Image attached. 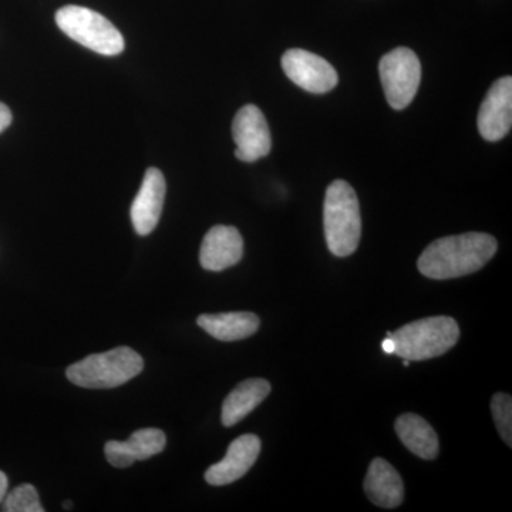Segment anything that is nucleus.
I'll return each instance as SVG.
<instances>
[{
	"mask_svg": "<svg viewBox=\"0 0 512 512\" xmlns=\"http://www.w3.org/2000/svg\"><path fill=\"white\" fill-rule=\"evenodd\" d=\"M497 239L484 232H467L431 242L420 255L419 271L437 281L460 278L484 268L497 252Z\"/></svg>",
	"mask_w": 512,
	"mask_h": 512,
	"instance_id": "obj_1",
	"label": "nucleus"
},
{
	"mask_svg": "<svg viewBox=\"0 0 512 512\" xmlns=\"http://www.w3.org/2000/svg\"><path fill=\"white\" fill-rule=\"evenodd\" d=\"M323 228L333 255L346 258L355 254L362 237V218L356 192L346 181H333L326 190Z\"/></svg>",
	"mask_w": 512,
	"mask_h": 512,
	"instance_id": "obj_2",
	"label": "nucleus"
},
{
	"mask_svg": "<svg viewBox=\"0 0 512 512\" xmlns=\"http://www.w3.org/2000/svg\"><path fill=\"white\" fill-rule=\"evenodd\" d=\"M390 338L394 342V355L410 362H421L454 348L460 338V328L450 316H434L407 323Z\"/></svg>",
	"mask_w": 512,
	"mask_h": 512,
	"instance_id": "obj_3",
	"label": "nucleus"
},
{
	"mask_svg": "<svg viewBox=\"0 0 512 512\" xmlns=\"http://www.w3.org/2000/svg\"><path fill=\"white\" fill-rule=\"evenodd\" d=\"M144 369L136 350L120 346L106 353L84 357L66 370L67 379L84 389H114L130 382Z\"/></svg>",
	"mask_w": 512,
	"mask_h": 512,
	"instance_id": "obj_4",
	"label": "nucleus"
},
{
	"mask_svg": "<svg viewBox=\"0 0 512 512\" xmlns=\"http://www.w3.org/2000/svg\"><path fill=\"white\" fill-rule=\"evenodd\" d=\"M56 23L74 42L104 56H117L124 50L123 35L100 13L83 6L57 10Z\"/></svg>",
	"mask_w": 512,
	"mask_h": 512,
	"instance_id": "obj_5",
	"label": "nucleus"
},
{
	"mask_svg": "<svg viewBox=\"0 0 512 512\" xmlns=\"http://www.w3.org/2000/svg\"><path fill=\"white\" fill-rule=\"evenodd\" d=\"M379 74L390 107L406 109L420 86L421 64L416 53L409 47H397L380 59Z\"/></svg>",
	"mask_w": 512,
	"mask_h": 512,
	"instance_id": "obj_6",
	"label": "nucleus"
},
{
	"mask_svg": "<svg viewBox=\"0 0 512 512\" xmlns=\"http://www.w3.org/2000/svg\"><path fill=\"white\" fill-rule=\"evenodd\" d=\"M282 69L291 82L309 93L325 94L338 86L335 67L308 50L289 49L282 56Z\"/></svg>",
	"mask_w": 512,
	"mask_h": 512,
	"instance_id": "obj_7",
	"label": "nucleus"
},
{
	"mask_svg": "<svg viewBox=\"0 0 512 512\" xmlns=\"http://www.w3.org/2000/svg\"><path fill=\"white\" fill-rule=\"evenodd\" d=\"M232 137L237 144L235 156L244 163H255L271 153V131L264 113L254 104L238 111L232 123Z\"/></svg>",
	"mask_w": 512,
	"mask_h": 512,
	"instance_id": "obj_8",
	"label": "nucleus"
},
{
	"mask_svg": "<svg viewBox=\"0 0 512 512\" xmlns=\"http://www.w3.org/2000/svg\"><path fill=\"white\" fill-rule=\"evenodd\" d=\"M478 131L487 141L503 140L512 124V79L511 76L494 82L481 104L478 113Z\"/></svg>",
	"mask_w": 512,
	"mask_h": 512,
	"instance_id": "obj_9",
	"label": "nucleus"
},
{
	"mask_svg": "<svg viewBox=\"0 0 512 512\" xmlns=\"http://www.w3.org/2000/svg\"><path fill=\"white\" fill-rule=\"evenodd\" d=\"M261 453V440L255 434H245L229 444L227 456L205 471L208 484L221 487L245 476Z\"/></svg>",
	"mask_w": 512,
	"mask_h": 512,
	"instance_id": "obj_10",
	"label": "nucleus"
},
{
	"mask_svg": "<svg viewBox=\"0 0 512 512\" xmlns=\"http://www.w3.org/2000/svg\"><path fill=\"white\" fill-rule=\"evenodd\" d=\"M165 191L164 174L158 168H148L130 211L138 235H148L156 229L163 212Z\"/></svg>",
	"mask_w": 512,
	"mask_h": 512,
	"instance_id": "obj_11",
	"label": "nucleus"
},
{
	"mask_svg": "<svg viewBox=\"0 0 512 512\" xmlns=\"http://www.w3.org/2000/svg\"><path fill=\"white\" fill-rule=\"evenodd\" d=\"M244 255V239L235 227L217 225L205 234L200 262L205 271L220 272L237 265Z\"/></svg>",
	"mask_w": 512,
	"mask_h": 512,
	"instance_id": "obj_12",
	"label": "nucleus"
},
{
	"mask_svg": "<svg viewBox=\"0 0 512 512\" xmlns=\"http://www.w3.org/2000/svg\"><path fill=\"white\" fill-rule=\"evenodd\" d=\"M167 437L163 430L141 429L134 431L127 441H107L104 454L111 466L127 468L136 461L148 460L164 450Z\"/></svg>",
	"mask_w": 512,
	"mask_h": 512,
	"instance_id": "obj_13",
	"label": "nucleus"
},
{
	"mask_svg": "<svg viewBox=\"0 0 512 512\" xmlns=\"http://www.w3.org/2000/svg\"><path fill=\"white\" fill-rule=\"evenodd\" d=\"M365 493L377 507L389 510L400 507L404 500L402 477L389 461L375 458L367 471Z\"/></svg>",
	"mask_w": 512,
	"mask_h": 512,
	"instance_id": "obj_14",
	"label": "nucleus"
},
{
	"mask_svg": "<svg viewBox=\"0 0 512 512\" xmlns=\"http://www.w3.org/2000/svg\"><path fill=\"white\" fill-rule=\"evenodd\" d=\"M271 393V384L265 379H248L241 382L228 394L222 404L221 421L232 427L254 412Z\"/></svg>",
	"mask_w": 512,
	"mask_h": 512,
	"instance_id": "obj_15",
	"label": "nucleus"
},
{
	"mask_svg": "<svg viewBox=\"0 0 512 512\" xmlns=\"http://www.w3.org/2000/svg\"><path fill=\"white\" fill-rule=\"evenodd\" d=\"M198 326L212 338L222 342L247 339L258 332V316L252 312L205 313L197 319Z\"/></svg>",
	"mask_w": 512,
	"mask_h": 512,
	"instance_id": "obj_16",
	"label": "nucleus"
},
{
	"mask_svg": "<svg viewBox=\"0 0 512 512\" xmlns=\"http://www.w3.org/2000/svg\"><path fill=\"white\" fill-rule=\"evenodd\" d=\"M397 436L404 446L423 460H434L439 456V436L423 417L417 414H402L394 424Z\"/></svg>",
	"mask_w": 512,
	"mask_h": 512,
	"instance_id": "obj_17",
	"label": "nucleus"
},
{
	"mask_svg": "<svg viewBox=\"0 0 512 512\" xmlns=\"http://www.w3.org/2000/svg\"><path fill=\"white\" fill-rule=\"evenodd\" d=\"M3 511L5 512H43L36 488L32 484H22L10 491L3 498Z\"/></svg>",
	"mask_w": 512,
	"mask_h": 512,
	"instance_id": "obj_18",
	"label": "nucleus"
},
{
	"mask_svg": "<svg viewBox=\"0 0 512 512\" xmlns=\"http://www.w3.org/2000/svg\"><path fill=\"white\" fill-rule=\"evenodd\" d=\"M491 412L501 439L512 446V400L505 393H495L491 399Z\"/></svg>",
	"mask_w": 512,
	"mask_h": 512,
	"instance_id": "obj_19",
	"label": "nucleus"
},
{
	"mask_svg": "<svg viewBox=\"0 0 512 512\" xmlns=\"http://www.w3.org/2000/svg\"><path fill=\"white\" fill-rule=\"evenodd\" d=\"M10 123H12V113L6 104L0 103V133H3Z\"/></svg>",
	"mask_w": 512,
	"mask_h": 512,
	"instance_id": "obj_20",
	"label": "nucleus"
},
{
	"mask_svg": "<svg viewBox=\"0 0 512 512\" xmlns=\"http://www.w3.org/2000/svg\"><path fill=\"white\" fill-rule=\"evenodd\" d=\"M390 335H392V332H387V338L382 342L383 352L387 353V355H393L394 353V342Z\"/></svg>",
	"mask_w": 512,
	"mask_h": 512,
	"instance_id": "obj_21",
	"label": "nucleus"
},
{
	"mask_svg": "<svg viewBox=\"0 0 512 512\" xmlns=\"http://www.w3.org/2000/svg\"><path fill=\"white\" fill-rule=\"evenodd\" d=\"M6 493H8V477L5 476L3 471H0V504H2Z\"/></svg>",
	"mask_w": 512,
	"mask_h": 512,
	"instance_id": "obj_22",
	"label": "nucleus"
},
{
	"mask_svg": "<svg viewBox=\"0 0 512 512\" xmlns=\"http://www.w3.org/2000/svg\"><path fill=\"white\" fill-rule=\"evenodd\" d=\"M64 508H66V510H70V508H73L72 501H66V503H64Z\"/></svg>",
	"mask_w": 512,
	"mask_h": 512,
	"instance_id": "obj_23",
	"label": "nucleus"
},
{
	"mask_svg": "<svg viewBox=\"0 0 512 512\" xmlns=\"http://www.w3.org/2000/svg\"><path fill=\"white\" fill-rule=\"evenodd\" d=\"M410 360H407V359H403V365L406 366V367H409L410 366Z\"/></svg>",
	"mask_w": 512,
	"mask_h": 512,
	"instance_id": "obj_24",
	"label": "nucleus"
}]
</instances>
